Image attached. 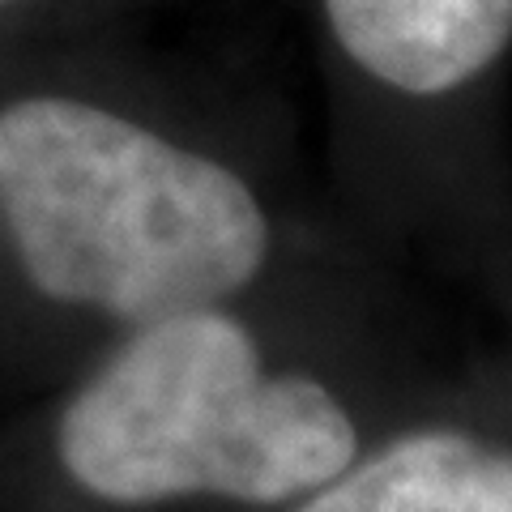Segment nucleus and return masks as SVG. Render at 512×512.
I'll return each mask as SVG.
<instances>
[{"label": "nucleus", "instance_id": "1", "mask_svg": "<svg viewBox=\"0 0 512 512\" xmlns=\"http://www.w3.org/2000/svg\"><path fill=\"white\" fill-rule=\"evenodd\" d=\"M0 205L43 295L141 325L244 291L269 252L239 175L77 99L0 111Z\"/></svg>", "mask_w": 512, "mask_h": 512}, {"label": "nucleus", "instance_id": "2", "mask_svg": "<svg viewBox=\"0 0 512 512\" xmlns=\"http://www.w3.org/2000/svg\"><path fill=\"white\" fill-rule=\"evenodd\" d=\"M350 457L338 397L308 376H265L248 329L214 308L146 325L60 423L64 470L111 504H278L325 487Z\"/></svg>", "mask_w": 512, "mask_h": 512}, {"label": "nucleus", "instance_id": "3", "mask_svg": "<svg viewBox=\"0 0 512 512\" xmlns=\"http://www.w3.org/2000/svg\"><path fill=\"white\" fill-rule=\"evenodd\" d=\"M325 9L346 56L406 94L466 86L512 39V0H325Z\"/></svg>", "mask_w": 512, "mask_h": 512}, {"label": "nucleus", "instance_id": "4", "mask_svg": "<svg viewBox=\"0 0 512 512\" xmlns=\"http://www.w3.org/2000/svg\"><path fill=\"white\" fill-rule=\"evenodd\" d=\"M299 512H512V457L457 431H419L329 478Z\"/></svg>", "mask_w": 512, "mask_h": 512}, {"label": "nucleus", "instance_id": "5", "mask_svg": "<svg viewBox=\"0 0 512 512\" xmlns=\"http://www.w3.org/2000/svg\"><path fill=\"white\" fill-rule=\"evenodd\" d=\"M0 5H5V0H0Z\"/></svg>", "mask_w": 512, "mask_h": 512}]
</instances>
